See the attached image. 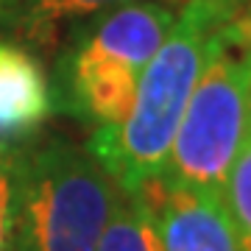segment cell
Segmentation results:
<instances>
[{"label":"cell","instance_id":"cell-1","mask_svg":"<svg viewBox=\"0 0 251 251\" xmlns=\"http://www.w3.org/2000/svg\"><path fill=\"white\" fill-rule=\"evenodd\" d=\"M176 23V6L128 3L75 23L50 78L53 109L90 131L123 123L140 75Z\"/></svg>","mask_w":251,"mask_h":251},{"label":"cell","instance_id":"cell-2","mask_svg":"<svg viewBox=\"0 0 251 251\" xmlns=\"http://www.w3.org/2000/svg\"><path fill=\"white\" fill-rule=\"evenodd\" d=\"M123 193L90 145L39 134L14 156V251H95Z\"/></svg>","mask_w":251,"mask_h":251},{"label":"cell","instance_id":"cell-3","mask_svg":"<svg viewBox=\"0 0 251 251\" xmlns=\"http://www.w3.org/2000/svg\"><path fill=\"white\" fill-rule=\"evenodd\" d=\"M215 28L218 23L198 0H184L171 34L140 75L123 123L92 131L87 140L90 151L126 193L159 179Z\"/></svg>","mask_w":251,"mask_h":251},{"label":"cell","instance_id":"cell-4","mask_svg":"<svg viewBox=\"0 0 251 251\" xmlns=\"http://www.w3.org/2000/svg\"><path fill=\"white\" fill-rule=\"evenodd\" d=\"M251 123V36L246 17L209 34L204 67L190 92L159 179L224 193Z\"/></svg>","mask_w":251,"mask_h":251},{"label":"cell","instance_id":"cell-5","mask_svg":"<svg viewBox=\"0 0 251 251\" xmlns=\"http://www.w3.org/2000/svg\"><path fill=\"white\" fill-rule=\"evenodd\" d=\"M162 251H243L224 193L153 179L145 184Z\"/></svg>","mask_w":251,"mask_h":251},{"label":"cell","instance_id":"cell-6","mask_svg":"<svg viewBox=\"0 0 251 251\" xmlns=\"http://www.w3.org/2000/svg\"><path fill=\"white\" fill-rule=\"evenodd\" d=\"M53 115L45 67L31 50L0 39V153L14 156L42 134Z\"/></svg>","mask_w":251,"mask_h":251},{"label":"cell","instance_id":"cell-7","mask_svg":"<svg viewBox=\"0 0 251 251\" xmlns=\"http://www.w3.org/2000/svg\"><path fill=\"white\" fill-rule=\"evenodd\" d=\"M128 3H145V0H28L25 6L14 11V20H17V31L25 39L45 48L53 45L64 25H75L92 14L128 6ZM153 3L181 6L184 0H153Z\"/></svg>","mask_w":251,"mask_h":251},{"label":"cell","instance_id":"cell-8","mask_svg":"<svg viewBox=\"0 0 251 251\" xmlns=\"http://www.w3.org/2000/svg\"><path fill=\"white\" fill-rule=\"evenodd\" d=\"M95 251H162L156 215L143 190L123 193Z\"/></svg>","mask_w":251,"mask_h":251},{"label":"cell","instance_id":"cell-9","mask_svg":"<svg viewBox=\"0 0 251 251\" xmlns=\"http://www.w3.org/2000/svg\"><path fill=\"white\" fill-rule=\"evenodd\" d=\"M224 201L243 251H251V123L224 184Z\"/></svg>","mask_w":251,"mask_h":251},{"label":"cell","instance_id":"cell-10","mask_svg":"<svg viewBox=\"0 0 251 251\" xmlns=\"http://www.w3.org/2000/svg\"><path fill=\"white\" fill-rule=\"evenodd\" d=\"M14 156L0 153V251H14Z\"/></svg>","mask_w":251,"mask_h":251},{"label":"cell","instance_id":"cell-11","mask_svg":"<svg viewBox=\"0 0 251 251\" xmlns=\"http://www.w3.org/2000/svg\"><path fill=\"white\" fill-rule=\"evenodd\" d=\"M198 3L212 14V20L218 25H224L229 20H237L251 11V0H198Z\"/></svg>","mask_w":251,"mask_h":251},{"label":"cell","instance_id":"cell-12","mask_svg":"<svg viewBox=\"0 0 251 251\" xmlns=\"http://www.w3.org/2000/svg\"><path fill=\"white\" fill-rule=\"evenodd\" d=\"M28 0H0V17L3 14H14L20 6H25Z\"/></svg>","mask_w":251,"mask_h":251},{"label":"cell","instance_id":"cell-13","mask_svg":"<svg viewBox=\"0 0 251 251\" xmlns=\"http://www.w3.org/2000/svg\"><path fill=\"white\" fill-rule=\"evenodd\" d=\"M243 17H246V25H249V36H251V11H249V14H243Z\"/></svg>","mask_w":251,"mask_h":251}]
</instances>
